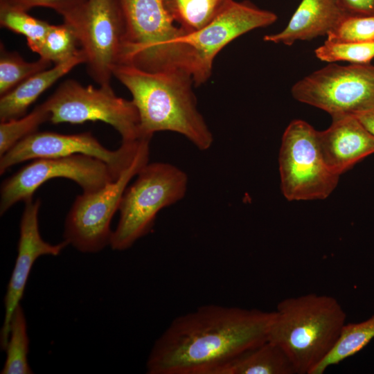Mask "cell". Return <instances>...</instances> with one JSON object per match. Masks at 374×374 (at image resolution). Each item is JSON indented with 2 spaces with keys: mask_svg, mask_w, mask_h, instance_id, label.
I'll return each instance as SVG.
<instances>
[{
  "mask_svg": "<svg viewBox=\"0 0 374 374\" xmlns=\"http://www.w3.org/2000/svg\"><path fill=\"white\" fill-rule=\"evenodd\" d=\"M274 311L205 305L175 318L155 341L149 374H215L267 340Z\"/></svg>",
  "mask_w": 374,
  "mask_h": 374,
  "instance_id": "6da1fadb",
  "label": "cell"
},
{
  "mask_svg": "<svg viewBox=\"0 0 374 374\" xmlns=\"http://www.w3.org/2000/svg\"><path fill=\"white\" fill-rule=\"evenodd\" d=\"M113 75L132 96L143 137L152 139L156 132L169 131L183 135L199 150L212 146L213 135L198 110L190 73L150 72L122 64Z\"/></svg>",
  "mask_w": 374,
  "mask_h": 374,
  "instance_id": "7a4b0ae2",
  "label": "cell"
},
{
  "mask_svg": "<svg viewBox=\"0 0 374 374\" xmlns=\"http://www.w3.org/2000/svg\"><path fill=\"white\" fill-rule=\"evenodd\" d=\"M346 319L333 296L309 293L287 298L277 305L267 340L285 352L296 374H312L335 347Z\"/></svg>",
  "mask_w": 374,
  "mask_h": 374,
  "instance_id": "3957f363",
  "label": "cell"
},
{
  "mask_svg": "<svg viewBox=\"0 0 374 374\" xmlns=\"http://www.w3.org/2000/svg\"><path fill=\"white\" fill-rule=\"evenodd\" d=\"M118 1L126 26L123 64L150 72L184 71L192 76L190 51L179 42L185 33L172 20L163 1Z\"/></svg>",
  "mask_w": 374,
  "mask_h": 374,
  "instance_id": "277c9868",
  "label": "cell"
},
{
  "mask_svg": "<svg viewBox=\"0 0 374 374\" xmlns=\"http://www.w3.org/2000/svg\"><path fill=\"white\" fill-rule=\"evenodd\" d=\"M188 184L186 173L175 165L164 162L145 165L122 196L120 217L109 244L112 249L126 250L147 235L158 213L185 197Z\"/></svg>",
  "mask_w": 374,
  "mask_h": 374,
  "instance_id": "5b68a950",
  "label": "cell"
},
{
  "mask_svg": "<svg viewBox=\"0 0 374 374\" xmlns=\"http://www.w3.org/2000/svg\"><path fill=\"white\" fill-rule=\"evenodd\" d=\"M318 132L305 121H292L281 141L278 164L283 195L289 201L323 199L337 186L322 156Z\"/></svg>",
  "mask_w": 374,
  "mask_h": 374,
  "instance_id": "8992f818",
  "label": "cell"
},
{
  "mask_svg": "<svg viewBox=\"0 0 374 374\" xmlns=\"http://www.w3.org/2000/svg\"><path fill=\"white\" fill-rule=\"evenodd\" d=\"M75 30L88 72L100 86L110 85L123 64L126 26L118 0H86L63 17Z\"/></svg>",
  "mask_w": 374,
  "mask_h": 374,
  "instance_id": "52a82bcc",
  "label": "cell"
},
{
  "mask_svg": "<svg viewBox=\"0 0 374 374\" xmlns=\"http://www.w3.org/2000/svg\"><path fill=\"white\" fill-rule=\"evenodd\" d=\"M150 140H143L133 162L117 179L76 197L64 222V237L69 244L83 253H96L109 245L112 219L130 181L149 163Z\"/></svg>",
  "mask_w": 374,
  "mask_h": 374,
  "instance_id": "ba28073f",
  "label": "cell"
},
{
  "mask_svg": "<svg viewBox=\"0 0 374 374\" xmlns=\"http://www.w3.org/2000/svg\"><path fill=\"white\" fill-rule=\"evenodd\" d=\"M44 103L52 123L102 121L118 132L122 142L144 138L134 103L116 96L110 85L95 88L67 80Z\"/></svg>",
  "mask_w": 374,
  "mask_h": 374,
  "instance_id": "9c48e42d",
  "label": "cell"
},
{
  "mask_svg": "<svg viewBox=\"0 0 374 374\" xmlns=\"http://www.w3.org/2000/svg\"><path fill=\"white\" fill-rule=\"evenodd\" d=\"M291 93L331 117L355 115L374 107V65L328 63L298 80Z\"/></svg>",
  "mask_w": 374,
  "mask_h": 374,
  "instance_id": "30bf717a",
  "label": "cell"
},
{
  "mask_svg": "<svg viewBox=\"0 0 374 374\" xmlns=\"http://www.w3.org/2000/svg\"><path fill=\"white\" fill-rule=\"evenodd\" d=\"M54 178L71 179L81 187L83 193L97 191L116 180L105 162L87 155L36 159L2 183L1 215L18 202L32 198L41 185Z\"/></svg>",
  "mask_w": 374,
  "mask_h": 374,
  "instance_id": "8fae6325",
  "label": "cell"
},
{
  "mask_svg": "<svg viewBox=\"0 0 374 374\" xmlns=\"http://www.w3.org/2000/svg\"><path fill=\"white\" fill-rule=\"evenodd\" d=\"M145 139L122 142L118 149L112 150L104 147L91 132L62 134L36 132L0 157V174L28 160L84 154L105 162L117 179L130 166Z\"/></svg>",
  "mask_w": 374,
  "mask_h": 374,
  "instance_id": "7c38bea8",
  "label": "cell"
},
{
  "mask_svg": "<svg viewBox=\"0 0 374 374\" xmlns=\"http://www.w3.org/2000/svg\"><path fill=\"white\" fill-rule=\"evenodd\" d=\"M278 17L249 1L234 0L201 29L185 34L179 42L188 47L193 62L195 85L205 82L211 74L213 60L229 43L252 30L274 24Z\"/></svg>",
  "mask_w": 374,
  "mask_h": 374,
  "instance_id": "4fadbf2b",
  "label": "cell"
},
{
  "mask_svg": "<svg viewBox=\"0 0 374 374\" xmlns=\"http://www.w3.org/2000/svg\"><path fill=\"white\" fill-rule=\"evenodd\" d=\"M24 202L19 224L17 256L4 297L5 317L0 336L1 348L3 350L9 339L12 315L22 299L34 262L42 256H58L69 245L65 240L56 244L44 241L39 230L40 199L34 200L32 197Z\"/></svg>",
  "mask_w": 374,
  "mask_h": 374,
  "instance_id": "5bb4252c",
  "label": "cell"
},
{
  "mask_svg": "<svg viewBox=\"0 0 374 374\" xmlns=\"http://www.w3.org/2000/svg\"><path fill=\"white\" fill-rule=\"evenodd\" d=\"M318 140L326 165L339 176L374 153V136L351 114L332 116L331 125L318 132Z\"/></svg>",
  "mask_w": 374,
  "mask_h": 374,
  "instance_id": "9a60e30c",
  "label": "cell"
},
{
  "mask_svg": "<svg viewBox=\"0 0 374 374\" xmlns=\"http://www.w3.org/2000/svg\"><path fill=\"white\" fill-rule=\"evenodd\" d=\"M347 15L341 0H301L286 27L263 39L291 46L297 41L327 36Z\"/></svg>",
  "mask_w": 374,
  "mask_h": 374,
  "instance_id": "2e32d148",
  "label": "cell"
},
{
  "mask_svg": "<svg viewBox=\"0 0 374 374\" xmlns=\"http://www.w3.org/2000/svg\"><path fill=\"white\" fill-rule=\"evenodd\" d=\"M83 51L73 58L51 69L42 71L20 83L10 91L1 96L0 121H5L20 118L26 114L29 106L57 80L78 64L85 63Z\"/></svg>",
  "mask_w": 374,
  "mask_h": 374,
  "instance_id": "e0dca14e",
  "label": "cell"
},
{
  "mask_svg": "<svg viewBox=\"0 0 374 374\" xmlns=\"http://www.w3.org/2000/svg\"><path fill=\"white\" fill-rule=\"evenodd\" d=\"M215 374H296L285 352L267 340L238 355Z\"/></svg>",
  "mask_w": 374,
  "mask_h": 374,
  "instance_id": "ac0fdd59",
  "label": "cell"
},
{
  "mask_svg": "<svg viewBox=\"0 0 374 374\" xmlns=\"http://www.w3.org/2000/svg\"><path fill=\"white\" fill-rule=\"evenodd\" d=\"M172 20L185 34L197 31L222 12L233 0H162Z\"/></svg>",
  "mask_w": 374,
  "mask_h": 374,
  "instance_id": "d6986e66",
  "label": "cell"
},
{
  "mask_svg": "<svg viewBox=\"0 0 374 374\" xmlns=\"http://www.w3.org/2000/svg\"><path fill=\"white\" fill-rule=\"evenodd\" d=\"M374 338V314L358 323H346L335 347L312 374H322L363 349Z\"/></svg>",
  "mask_w": 374,
  "mask_h": 374,
  "instance_id": "ffe728a7",
  "label": "cell"
},
{
  "mask_svg": "<svg viewBox=\"0 0 374 374\" xmlns=\"http://www.w3.org/2000/svg\"><path fill=\"white\" fill-rule=\"evenodd\" d=\"M28 346L26 317L19 304L15 308L10 319V336L5 349L6 359L1 373H33L27 359Z\"/></svg>",
  "mask_w": 374,
  "mask_h": 374,
  "instance_id": "44dd1931",
  "label": "cell"
},
{
  "mask_svg": "<svg viewBox=\"0 0 374 374\" xmlns=\"http://www.w3.org/2000/svg\"><path fill=\"white\" fill-rule=\"evenodd\" d=\"M74 28L64 22L60 25L51 24L50 28L35 53L39 57L54 64L64 62L78 55L82 49Z\"/></svg>",
  "mask_w": 374,
  "mask_h": 374,
  "instance_id": "7402d4cb",
  "label": "cell"
},
{
  "mask_svg": "<svg viewBox=\"0 0 374 374\" xmlns=\"http://www.w3.org/2000/svg\"><path fill=\"white\" fill-rule=\"evenodd\" d=\"M1 26L26 37L28 47L35 53L44 40L51 24L35 18L27 11L0 2Z\"/></svg>",
  "mask_w": 374,
  "mask_h": 374,
  "instance_id": "603a6c76",
  "label": "cell"
},
{
  "mask_svg": "<svg viewBox=\"0 0 374 374\" xmlns=\"http://www.w3.org/2000/svg\"><path fill=\"white\" fill-rule=\"evenodd\" d=\"M51 62L39 57L29 62L18 53L7 51L2 43L0 47V95L3 96L30 76L49 69Z\"/></svg>",
  "mask_w": 374,
  "mask_h": 374,
  "instance_id": "cb8c5ba5",
  "label": "cell"
},
{
  "mask_svg": "<svg viewBox=\"0 0 374 374\" xmlns=\"http://www.w3.org/2000/svg\"><path fill=\"white\" fill-rule=\"evenodd\" d=\"M50 121L46 105L37 106L30 114L0 123V157L18 142L37 132L40 125Z\"/></svg>",
  "mask_w": 374,
  "mask_h": 374,
  "instance_id": "d4e9b609",
  "label": "cell"
},
{
  "mask_svg": "<svg viewBox=\"0 0 374 374\" xmlns=\"http://www.w3.org/2000/svg\"><path fill=\"white\" fill-rule=\"evenodd\" d=\"M314 53L319 60L328 63L370 64L374 58V42H336L326 39Z\"/></svg>",
  "mask_w": 374,
  "mask_h": 374,
  "instance_id": "484cf974",
  "label": "cell"
},
{
  "mask_svg": "<svg viewBox=\"0 0 374 374\" xmlns=\"http://www.w3.org/2000/svg\"><path fill=\"white\" fill-rule=\"evenodd\" d=\"M326 39L336 42H374V16L348 14L328 34Z\"/></svg>",
  "mask_w": 374,
  "mask_h": 374,
  "instance_id": "4316f807",
  "label": "cell"
},
{
  "mask_svg": "<svg viewBox=\"0 0 374 374\" xmlns=\"http://www.w3.org/2000/svg\"><path fill=\"white\" fill-rule=\"evenodd\" d=\"M86 0H6L4 2L28 11L35 7H45L55 10L64 17L75 10Z\"/></svg>",
  "mask_w": 374,
  "mask_h": 374,
  "instance_id": "83f0119b",
  "label": "cell"
},
{
  "mask_svg": "<svg viewBox=\"0 0 374 374\" xmlns=\"http://www.w3.org/2000/svg\"><path fill=\"white\" fill-rule=\"evenodd\" d=\"M350 15L374 16V0H341Z\"/></svg>",
  "mask_w": 374,
  "mask_h": 374,
  "instance_id": "f1b7e54d",
  "label": "cell"
},
{
  "mask_svg": "<svg viewBox=\"0 0 374 374\" xmlns=\"http://www.w3.org/2000/svg\"><path fill=\"white\" fill-rule=\"evenodd\" d=\"M354 116H355L364 127L374 136V107L358 113Z\"/></svg>",
  "mask_w": 374,
  "mask_h": 374,
  "instance_id": "f546056e",
  "label": "cell"
},
{
  "mask_svg": "<svg viewBox=\"0 0 374 374\" xmlns=\"http://www.w3.org/2000/svg\"><path fill=\"white\" fill-rule=\"evenodd\" d=\"M6 1V0H0V1Z\"/></svg>",
  "mask_w": 374,
  "mask_h": 374,
  "instance_id": "4dcf8cb0",
  "label": "cell"
}]
</instances>
